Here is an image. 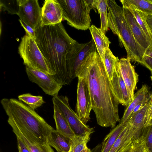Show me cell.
Returning a JSON list of instances; mask_svg holds the SVG:
<instances>
[{
    "mask_svg": "<svg viewBox=\"0 0 152 152\" xmlns=\"http://www.w3.org/2000/svg\"><path fill=\"white\" fill-rule=\"evenodd\" d=\"M77 77L83 78L88 86L92 110L97 124L113 128L120 122L119 104L113 91L103 63L96 51L91 53L79 69Z\"/></svg>",
    "mask_w": 152,
    "mask_h": 152,
    "instance_id": "1",
    "label": "cell"
},
{
    "mask_svg": "<svg viewBox=\"0 0 152 152\" xmlns=\"http://www.w3.org/2000/svg\"><path fill=\"white\" fill-rule=\"evenodd\" d=\"M119 60L116 62L110 82L113 91L119 104L127 107L132 100L121 73L118 65Z\"/></svg>",
    "mask_w": 152,
    "mask_h": 152,
    "instance_id": "14",
    "label": "cell"
},
{
    "mask_svg": "<svg viewBox=\"0 0 152 152\" xmlns=\"http://www.w3.org/2000/svg\"><path fill=\"white\" fill-rule=\"evenodd\" d=\"M108 26L124 46L127 58L140 64L145 51L137 42L125 18L123 8L115 0H107Z\"/></svg>",
    "mask_w": 152,
    "mask_h": 152,
    "instance_id": "4",
    "label": "cell"
},
{
    "mask_svg": "<svg viewBox=\"0 0 152 152\" xmlns=\"http://www.w3.org/2000/svg\"><path fill=\"white\" fill-rule=\"evenodd\" d=\"M148 152H152V120L150 124L142 131Z\"/></svg>",
    "mask_w": 152,
    "mask_h": 152,
    "instance_id": "31",
    "label": "cell"
},
{
    "mask_svg": "<svg viewBox=\"0 0 152 152\" xmlns=\"http://www.w3.org/2000/svg\"><path fill=\"white\" fill-rule=\"evenodd\" d=\"M11 127L16 137L23 142L30 152H54L48 142L40 143L36 136L23 135L16 127Z\"/></svg>",
    "mask_w": 152,
    "mask_h": 152,
    "instance_id": "17",
    "label": "cell"
},
{
    "mask_svg": "<svg viewBox=\"0 0 152 152\" xmlns=\"http://www.w3.org/2000/svg\"><path fill=\"white\" fill-rule=\"evenodd\" d=\"M118 65L121 76L132 101L134 90L137 89V84L138 81V75L129 58H121L118 61Z\"/></svg>",
    "mask_w": 152,
    "mask_h": 152,
    "instance_id": "15",
    "label": "cell"
},
{
    "mask_svg": "<svg viewBox=\"0 0 152 152\" xmlns=\"http://www.w3.org/2000/svg\"><path fill=\"white\" fill-rule=\"evenodd\" d=\"M151 80L152 81V76H151Z\"/></svg>",
    "mask_w": 152,
    "mask_h": 152,
    "instance_id": "41",
    "label": "cell"
},
{
    "mask_svg": "<svg viewBox=\"0 0 152 152\" xmlns=\"http://www.w3.org/2000/svg\"><path fill=\"white\" fill-rule=\"evenodd\" d=\"M150 96L151 101L147 113L144 127L148 126L152 120V93Z\"/></svg>",
    "mask_w": 152,
    "mask_h": 152,
    "instance_id": "35",
    "label": "cell"
},
{
    "mask_svg": "<svg viewBox=\"0 0 152 152\" xmlns=\"http://www.w3.org/2000/svg\"><path fill=\"white\" fill-rule=\"evenodd\" d=\"M19 21L22 26L23 27L25 30L26 32L28 33L31 37L35 40L36 37L35 30L33 29L30 26L20 20H19Z\"/></svg>",
    "mask_w": 152,
    "mask_h": 152,
    "instance_id": "34",
    "label": "cell"
},
{
    "mask_svg": "<svg viewBox=\"0 0 152 152\" xmlns=\"http://www.w3.org/2000/svg\"><path fill=\"white\" fill-rule=\"evenodd\" d=\"M18 52L26 66L52 75L35 40L27 33L21 38Z\"/></svg>",
    "mask_w": 152,
    "mask_h": 152,
    "instance_id": "6",
    "label": "cell"
},
{
    "mask_svg": "<svg viewBox=\"0 0 152 152\" xmlns=\"http://www.w3.org/2000/svg\"><path fill=\"white\" fill-rule=\"evenodd\" d=\"M20 20L35 30L40 24L42 9L37 0H19Z\"/></svg>",
    "mask_w": 152,
    "mask_h": 152,
    "instance_id": "9",
    "label": "cell"
},
{
    "mask_svg": "<svg viewBox=\"0 0 152 152\" xmlns=\"http://www.w3.org/2000/svg\"><path fill=\"white\" fill-rule=\"evenodd\" d=\"M120 1L122 7L128 9L134 16L152 45V33L147 21L148 15L138 9L129 0H121Z\"/></svg>",
    "mask_w": 152,
    "mask_h": 152,
    "instance_id": "18",
    "label": "cell"
},
{
    "mask_svg": "<svg viewBox=\"0 0 152 152\" xmlns=\"http://www.w3.org/2000/svg\"><path fill=\"white\" fill-rule=\"evenodd\" d=\"M148 89L145 85L142 87L134 94L133 100L126 108L123 116L119 123L125 124L135 106L140 102L146 100L149 98Z\"/></svg>",
    "mask_w": 152,
    "mask_h": 152,
    "instance_id": "21",
    "label": "cell"
},
{
    "mask_svg": "<svg viewBox=\"0 0 152 152\" xmlns=\"http://www.w3.org/2000/svg\"><path fill=\"white\" fill-rule=\"evenodd\" d=\"M18 98L19 100L23 102L34 110L41 106L45 102L42 96H33L29 93L20 95Z\"/></svg>",
    "mask_w": 152,
    "mask_h": 152,
    "instance_id": "28",
    "label": "cell"
},
{
    "mask_svg": "<svg viewBox=\"0 0 152 152\" xmlns=\"http://www.w3.org/2000/svg\"><path fill=\"white\" fill-rule=\"evenodd\" d=\"M91 152H97L96 151L94 150H91Z\"/></svg>",
    "mask_w": 152,
    "mask_h": 152,
    "instance_id": "40",
    "label": "cell"
},
{
    "mask_svg": "<svg viewBox=\"0 0 152 152\" xmlns=\"http://www.w3.org/2000/svg\"><path fill=\"white\" fill-rule=\"evenodd\" d=\"M129 1L148 15H152V0H129Z\"/></svg>",
    "mask_w": 152,
    "mask_h": 152,
    "instance_id": "30",
    "label": "cell"
},
{
    "mask_svg": "<svg viewBox=\"0 0 152 152\" xmlns=\"http://www.w3.org/2000/svg\"><path fill=\"white\" fill-rule=\"evenodd\" d=\"M42 9L40 26L53 25L61 23L62 10L57 0H46Z\"/></svg>",
    "mask_w": 152,
    "mask_h": 152,
    "instance_id": "13",
    "label": "cell"
},
{
    "mask_svg": "<svg viewBox=\"0 0 152 152\" xmlns=\"http://www.w3.org/2000/svg\"><path fill=\"white\" fill-rule=\"evenodd\" d=\"M76 113L80 119L86 124L90 119L92 104L89 90L84 79L78 77Z\"/></svg>",
    "mask_w": 152,
    "mask_h": 152,
    "instance_id": "11",
    "label": "cell"
},
{
    "mask_svg": "<svg viewBox=\"0 0 152 152\" xmlns=\"http://www.w3.org/2000/svg\"><path fill=\"white\" fill-rule=\"evenodd\" d=\"M61 8L63 19L78 30H86L90 26V13L92 9L88 0H57Z\"/></svg>",
    "mask_w": 152,
    "mask_h": 152,
    "instance_id": "5",
    "label": "cell"
},
{
    "mask_svg": "<svg viewBox=\"0 0 152 152\" xmlns=\"http://www.w3.org/2000/svg\"><path fill=\"white\" fill-rule=\"evenodd\" d=\"M119 60L118 57L113 55L109 48L107 49L104 56L103 64L110 80L113 78L116 64Z\"/></svg>",
    "mask_w": 152,
    "mask_h": 152,
    "instance_id": "27",
    "label": "cell"
},
{
    "mask_svg": "<svg viewBox=\"0 0 152 152\" xmlns=\"http://www.w3.org/2000/svg\"><path fill=\"white\" fill-rule=\"evenodd\" d=\"M131 152H148L144 136L142 132L136 139Z\"/></svg>",
    "mask_w": 152,
    "mask_h": 152,
    "instance_id": "33",
    "label": "cell"
},
{
    "mask_svg": "<svg viewBox=\"0 0 152 152\" xmlns=\"http://www.w3.org/2000/svg\"><path fill=\"white\" fill-rule=\"evenodd\" d=\"M89 29L94 41L97 52L104 64L105 54L107 49L109 48L111 42L100 28H97L94 25H92Z\"/></svg>",
    "mask_w": 152,
    "mask_h": 152,
    "instance_id": "19",
    "label": "cell"
},
{
    "mask_svg": "<svg viewBox=\"0 0 152 152\" xmlns=\"http://www.w3.org/2000/svg\"><path fill=\"white\" fill-rule=\"evenodd\" d=\"M0 9L7 11L11 14H18L19 10V0H0Z\"/></svg>",
    "mask_w": 152,
    "mask_h": 152,
    "instance_id": "29",
    "label": "cell"
},
{
    "mask_svg": "<svg viewBox=\"0 0 152 152\" xmlns=\"http://www.w3.org/2000/svg\"><path fill=\"white\" fill-rule=\"evenodd\" d=\"M80 152H91V150L90 149L88 148L83 150Z\"/></svg>",
    "mask_w": 152,
    "mask_h": 152,
    "instance_id": "38",
    "label": "cell"
},
{
    "mask_svg": "<svg viewBox=\"0 0 152 152\" xmlns=\"http://www.w3.org/2000/svg\"><path fill=\"white\" fill-rule=\"evenodd\" d=\"M125 18L137 42L145 51L151 44L136 19L127 9L123 8Z\"/></svg>",
    "mask_w": 152,
    "mask_h": 152,
    "instance_id": "16",
    "label": "cell"
},
{
    "mask_svg": "<svg viewBox=\"0 0 152 152\" xmlns=\"http://www.w3.org/2000/svg\"><path fill=\"white\" fill-rule=\"evenodd\" d=\"M140 135V133L126 122L109 152H126L134 146Z\"/></svg>",
    "mask_w": 152,
    "mask_h": 152,
    "instance_id": "12",
    "label": "cell"
},
{
    "mask_svg": "<svg viewBox=\"0 0 152 152\" xmlns=\"http://www.w3.org/2000/svg\"><path fill=\"white\" fill-rule=\"evenodd\" d=\"M52 101L57 106L75 135H84L94 132L93 128L83 123L76 113L71 108L67 96L56 95L53 96Z\"/></svg>",
    "mask_w": 152,
    "mask_h": 152,
    "instance_id": "8",
    "label": "cell"
},
{
    "mask_svg": "<svg viewBox=\"0 0 152 152\" xmlns=\"http://www.w3.org/2000/svg\"><path fill=\"white\" fill-rule=\"evenodd\" d=\"M1 103L8 116V124L29 132L45 142L54 129L35 111L15 99L4 98Z\"/></svg>",
    "mask_w": 152,
    "mask_h": 152,
    "instance_id": "3",
    "label": "cell"
},
{
    "mask_svg": "<svg viewBox=\"0 0 152 152\" xmlns=\"http://www.w3.org/2000/svg\"><path fill=\"white\" fill-rule=\"evenodd\" d=\"M92 133L90 132L84 135H75L70 139L69 152H80L88 148L87 144L90 140V136Z\"/></svg>",
    "mask_w": 152,
    "mask_h": 152,
    "instance_id": "25",
    "label": "cell"
},
{
    "mask_svg": "<svg viewBox=\"0 0 152 152\" xmlns=\"http://www.w3.org/2000/svg\"><path fill=\"white\" fill-rule=\"evenodd\" d=\"M135 141H136V140H135ZM134 144H135V143L134 144V146L132 148H131L129 150H128L126 152H131L132 151V149H133V147H134Z\"/></svg>",
    "mask_w": 152,
    "mask_h": 152,
    "instance_id": "39",
    "label": "cell"
},
{
    "mask_svg": "<svg viewBox=\"0 0 152 152\" xmlns=\"http://www.w3.org/2000/svg\"><path fill=\"white\" fill-rule=\"evenodd\" d=\"M147 21L149 27L152 30V15H148Z\"/></svg>",
    "mask_w": 152,
    "mask_h": 152,
    "instance_id": "37",
    "label": "cell"
},
{
    "mask_svg": "<svg viewBox=\"0 0 152 152\" xmlns=\"http://www.w3.org/2000/svg\"><path fill=\"white\" fill-rule=\"evenodd\" d=\"M125 124L119 123L106 136L101 144L100 152H110Z\"/></svg>",
    "mask_w": 152,
    "mask_h": 152,
    "instance_id": "24",
    "label": "cell"
},
{
    "mask_svg": "<svg viewBox=\"0 0 152 152\" xmlns=\"http://www.w3.org/2000/svg\"><path fill=\"white\" fill-rule=\"evenodd\" d=\"M96 8L100 17V28L105 34L108 26L107 0H96Z\"/></svg>",
    "mask_w": 152,
    "mask_h": 152,
    "instance_id": "26",
    "label": "cell"
},
{
    "mask_svg": "<svg viewBox=\"0 0 152 152\" xmlns=\"http://www.w3.org/2000/svg\"><path fill=\"white\" fill-rule=\"evenodd\" d=\"M70 139L63 135L56 130H53L48 137V142L57 152H69Z\"/></svg>",
    "mask_w": 152,
    "mask_h": 152,
    "instance_id": "20",
    "label": "cell"
},
{
    "mask_svg": "<svg viewBox=\"0 0 152 152\" xmlns=\"http://www.w3.org/2000/svg\"><path fill=\"white\" fill-rule=\"evenodd\" d=\"M17 140L18 147L19 152H30L26 146L23 142L18 137Z\"/></svg>",
    "mask_w": 152,
    "mask_h": 152,
    "instance_id": "36",
    "label": "cell"
},
{
    "mask_svg": "<svg viewBox=\"0 0 152 152\" xmlns=\"http://www.w3.org/2000/svg\"><path fill=\"white\" fill-rule=\"evenodd\" d=\"M53 104V118L56 124V130L64 136L72 139L75 135V133L57 106L54 103Z\"/></svg>",
    "mask_w": 152,
    "mask_h": 152,
    "instance_id": "22",
    "label": "cell"
},
{
    "mask_svg": "<svg viewBox=\"0 0 152 152\" xmlns=\"http://www.w3.org/2000/svg\"><path fill=\"white\" fill-rule=\"evenodd\" d=\"M151 32H152V30L151 29Z\"/></svg>",
    "mask_w": 152,
    "mask_h": 152,
    "instance_id": "42",
    "label": "cell"
},
{
    "mask_svg": "<svg viewBox=\"0 0 152 152\" xmlns=\"http://www.w3.org/2000/svg\"><path fill=\"white\" fill-rule=\"evenodd\" d=\"M140 64L148 68L152 73V45L145 50Z\"/></svg>",
    "mask_w": 152,
    "mask_h": 152,
    "instance_id": "32",
    "label": "cell"
},
{
    "mask_svg": "<svg viewBox=\"0 0 152 152\" xmlns=\"http://www.w3.org/2000/svg\"><path fill=\"white\" fill-rule=\"evenodd\" d=\"M37 44L43 55L52 77L63 85L72 81L66 66L67 55L77 42L68 35L61 23L41 27L35 30Z\"/></svg>",
    "mask_w": 152,
    "mask_h": 152,
    "instance_id": "2",
    "label": "cell"
},
{
    "mask_svg": "<svg viewBox=\"0 0 152 152\" xmlns=\"http://www.w3.org/2000/svg\"><path fill=\"white\" fill-rule=\"evenodd\" d=\"M151 98L150 96V99L145 105L132 117L129 118L126 122L140 133L144 127L147 113L150 102Z\"/></svg>",
    "mask_w": 152,
    "mask_h": 152,
    "instance_id": "23",
    "label": "cell"
},
{
    "mask_svg": "<svg viewBox=\"0 0 152 152\" xmlns=\"http://www.w3.org/2000/svg\"><path fill=\"white\" fill-rule=\"evenodd\" d=\"M26 68L29 80L38 85L46 94L53 96L58 95L63 85L56 81L51 75L27 66Z\"/></svg>",
    "mask_w": 152,
    "mask_h": 152,
    "instance_id": "10",
    "label": "cell"
},
{
    "mask_svg": "<svg viewBox=\"0 0 152 152\" xmlns=\"http://www.w3.org/2000/svg\"><path fill=\"white\" fill-rule=\"evenodd\" d=\"M96 50L92 38L85 43L76 42L68 53L66 58V68L72 80L77 77L78 71L87 57L91 53Z\"/></svg>",
    "mask_w": 152,
    "mask_h": 152,
    "instance_id": "7",
    "label": "cell"
}]
</instances>
